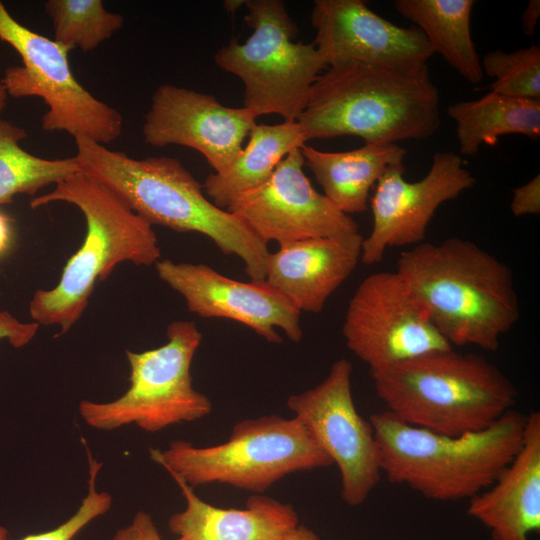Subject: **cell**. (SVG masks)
Masks as SVG:
<instances>
[{"label": "cell", "instance_id": "cell-17", "mask_svg": "<svg viewBox=\"0 0 540 540\" xmlns=\"http://www.w3.org/2000/svg\"><path fill=\"white\" fill-rule=\"evenodd\" d=\"M310 20L327 68L365 63L416 69L434 54L419 28L395 25L362 0H315Z\"/></svg>", "mask_w": 540, "mask_h": 540}, {"label": "cell", "instance_id": "cell-34", "mask_svg": "<svg viewBox=\"0 0 540 540\" xmlns=\"http://www.w3.org/2000/svg\"><path fill=\"white\" fill-rule=\"evenodd\" d=\"M282 540H320V538L306 526L298 525Z\"/></svg>", "mask_w": 540, "mask_h": 540}, {"label": "cell", "instance_id": "cell-4", "mask_svg": "<svg viewBox=\"0 0 540 540\" xmlns=\"http://www.w3.org/2000/svg\"><path fill=\"white\" fill-rule=\"evenodd\" d=\"M526 420L511 409L486 429L450 436L386 410L369 417L388 481L442 502L470 499L488 488L519 451Z\"/></svg>", "mask_w": 540, "mask_h": 540}, {"label": "cell", "instance_id": "cell-12", "mask_svg": "<svg viewBox=\"0 0 540 540\" xmlns=\"http://www.w3.org/2000/svg\"><path fill=\"white\" fill-rule=\"evenodd\" d=\"M342 333L348 349L370 373L452 347L396 271L373 273L358 285Z\"/></svg>", "mask_w": 540, "mask_h": 540}, {"label": "cell", "instance_id": "cell-29", "mask_svg": "<svg viewBox=\"0 0 540 540\" xmlns=\"http://www.w3.org/2000/svg\"><path fill=\"white\" fill-rule=\"evenodd\" d=\"M510 209L514 216L540 213V175L512 190Z\"/></svg>", "mask_w": 540, "mask_h": 540}, {"label": "cell", "instance_id": "cell-24", "mask_svg": "<svg viewBox=\"0 0 540 540\" xmlns=\"http://www.w3.org/2000/svg\"><path fill=\"white\" fill-rule=\"evenodd\" d=\"M456 124L460 153L474 156L480 146L496 145L500 136L540 137V100L523 99L489 92L481 98L460 101L446 109Z\"/></svg>", "mask_w": 540, "mask_h": 540}, {"label": "cell", "instance_id": "cell-11", "mask_svg": "<svg viewBox=\"0 0 540 540\" xmlns=\"http://www.w3.org/2000/svg\"><path fill=\"white\" fill-rule=\"evenodd\" d=\"M352 364L333 363L314 388L292 395L288 408L341 475V497L352 507L366 501L381 479V459L374 429L354 404Z\"/></svg>", "mask_w": 540, "mask_h": 540}, {"label": "cell", "instance_id": "cell-13", "mask_svg": "<svg viewBox=\"0 0 540 540\" xmlns=\"http://www.w3.org/2000/svg\"><path fill=\"white\" fill-rule=\"evenodd\" d=\"M404 171V166L390 167L375 185L370 199L373 225L362 243L361 262L366 265L381 262L390 247L424 242L438 207L476 183L462 157L451 151L436 152L418 181L405 180Z\"/></svg>", "mask_w": 540, "mask_h": 540}, {"label": "cell", "instance_id": "cell-8", "mask_svg": "<svg viewBox=\"0 0 540 540\" xmlns=\"http://www.w3.org/2000/svg\"><path fill=\"white\" fill-rule=\"evenodd\" d=\"M245 23L253 32L232 39L214 55L216 65L244 86V107L257 117L277 114L297 121L310 89L327 69L314 43L295 42L298 27L282 0H246Z\"/></svg>", "mask_w": 540, "mask_h": 540}, {"label": "cell", "instance_id": "cell-32", "mask_svg": "<svg viewBox=\"0 0 540 540\" xmlns=\"http://www.w3.org/2000/svg\"><path fill=\"white\" fill-rule=\"evenodd\" d=\"M539 16L540 1L530 0L521 16L522 30L526 36H533L535 34Z\"/></svg>", "mask_w": 540, "mask_h": 540}, {"label": "cell", "instance_id": "cell-14", "mask_svg": "<svg viewBox=\"0 0 540 540\" xmlns=\"http://www.w3.org/2000/svg\"><path fill=\"white\" fill-rule=\"evenodd\" d=\"M304 165L300 148L293 150L265 183L236 197L226 210L267 244L358 232L353 218L312 186Z\"/></svg>", "mask_w": 540, "mask_h": 540}, {"label": "cell", "instance_id": "cell-25", "mask_svg": "<svg viewBox=\"0 0 540 540\" xmlns=\"http://www.w3.org/2000/svg\"><path fill=\"white\" fill-rule=\"evenodd\" d=\"M27 136L24 128L0 117V205L80 172L74 157L45 159L25 151L20 142Z\"/></svg>", "mask_w": 540, "mask_h": 540}, {"label": "cell", "instance_id": "cell-33", "mask_svg": "<svg viewBox=\"0 0 540 540\" xmlns=\"http://www.w3.org/2000/svg\"><path fill=\"white\" fill-rule=\"evenodd\" d=\"M12 239L11 219L0 212V256L7 250Z\"/></svg>", "mask_w": 540, "mask_h": 540}, {"label": "cell", "instance_id": "cell-10", "mask_svg": "<svg viewBox=\"0 0 540 540\" xmlns=\"http://www.w3.org/2000/svg\"><path fill=\"white\" fill-rule=\"evenodd\" d=\"M0 40L13 47L23 61L22 66H10L4 72L7 94L41 98L48 108L41 120L44 131H64L102 145L121 135V113L77 81L69 63L71 49L20 24L1 1Z\"/></svg>", "mask_w": 540, "mask_h": 540}, {"label": "cell", "instance_id": "cell-7", "mask_svg": "<svg viewBox=\"0 0 540 540\" xmlns=\"http://www.w3.org/2000/svg\"><path fill=\"white\" fill-rule=\"evenodd\" d=\"M149 451L153 461L192 488L221 483L255 493L288 474L333 464L295 417L279 415L240 421L219 445L175 440L165 450Z\"/></svg>", "mask_w": 540, "mask_h": 540}, {"label": "cell", "instance_id": "cell-6", "mask_svg": "<svg viewBox=\"0 0 540 540\" xmlns=\"http://www.w3.org/2000/svg\"><path fill=\"white\" fill-rule=\"evenodd\" d=\"M371 377L386 411L409 425L450 436L486 429L518 398L495 364L452 347L371 372Z\"/></svg>", "mask_w": 540, "mask_h": 540}, {"label": "cell", "instance_id": "cell-35", "mask_svg": "<svg viewBox=\"0 0 540 540\" xmlns=\"http://www.w3.org/2000/svg\"><path fill=\"white\" fill-rule=\"evenodd\" d=\"M246 0H225L223 6L226 12L233 14L237 11L242 5H245Z\"/></svg>", "mask_w": 540, "mask_h": 540}, {"label": "cell", "instance_id": "cell-31", "mask_svg": "<svg viewBox=\"0 0 540 540\" xmlns=\"http://www.w3.org/2000/svg\"><path fill=\"white\" fill-rule=\"evenodd\" d=\"M109 540H163L150 514L138 511L132 521Z\"/></svg>", "mask_w": 540, "mask_h": 540}, {"label": "cell", "instance_id": "cell-9", "mask_svg": "<svg viewBox=\"0 0 540 540\" xmlns=\"http://www.w3.org/2000/svg\"><path fill=\"white\" fill-rule=\"evenodd\" d=\"M167 342L143 352L126 350L130 386L114 401L82 400L79 413L99 430L135 424L146 432L193 422L210 414L209 398L193 387L191 364L203 335L192 321H174Z\"/></svg>", "mask_w": 540, "mask_h": 540}, {"label": "cell", "instance_id": "cell-1", "mask_svg": "<svg viewBox=\"0 0 540 540\" xmlns=\"http://www.w3.org/2000/svg\"><path fill=\"white\" fill-rule=\"evenodd\" d=\"M396 272L451 346L496 351L520 318L511 269L473 241L422 242L400 254Z\"/></svg>", "mask_w": 540, "mask_h": 540}, {"label": "cell", "instance_id": "cell-22", "mask_svg": "<svg viewBox=\"0 0 540 540\" xmlns=\"http://www.w3.org/2000/svg\"><path fill=\"white\" fill-rule=\"evenodd\" d=\"M306 142L297 121L256 124L249 133L246 147L234 161L222 172L205 179L202 184L205 195L217 207L226 210L236 197L265 183L278 164Z\"/></svg>", "mask_w": 540, "mask_h": 540}, {"label": "cell", "instance_id": "cell-3", "mask_svg": "<svg viewBox=\"0 0 540 540\" xmlns=\"http://www.w3.org/2000/svg\"><path fill=\"white\" fill-rule=\"evenodd\" d=\"M440 95L428 66L346 63L313 83L297 122L306 141L343 135L365 143L425 140L441 126Z\"/></svg>", "mask_w": 540, "mask_h": 540}, {"label": "cell", "instance_id": "cell-16", "mask_svg": "<svg viewBox=\"0 0 540 540\" xmlns=\"http://www.w3.org/2000/svg\"><path fill=\"white\" fill-rule=\"evenodd\" d=\"M158 277L184 298L188 310L203 318L239 322L271 343H282L280 328L293 342L302 338L300 312L264 281L241 282L205 264L155 263Z\"/></svg>", "mask_w": 540, "mask_h": 540}, {"label": "cell", "instance_id": "cell-21", "mask_svg": "<svg viewBox=\"0 0 540 540\" xmlns=\"http://www.w3.org/2000/svg\"><path fill=\"white\" fill-rule=\"evenodd\" d=\"M301 154L323 189L343 213L367 210L370 190L394 166H404L407 151L398 144L365 143L344 152H326L304 144Z\"/></svg>", "mask_w": 540, "mask_h": 540}, {"label": "cell", "instance_id": "cell-15", "mask_svg": "<svg viewBox=\"0 0 540 540\" xmlns=\"http://www.w3.org/2000/svg\"><path fill=\"white\" fill-rule=\"evenodd\" d=\"M256 118L244 106L228 107L210 94L162 84L152 95L142 134L153 147L180 145L198 151L219 173L240 153Z\"/></svg>", "mask_w": 540, "mask_h": 540}, {"label": "cell", "instance_id": "cell-26", "mask_svg": "<svg viewBox=\"0 0 540 540\" xmlns=\"http://www.w3.org/2000/svg\"><path fill=\"white\" fill-rule=\"evenodd\" d=\"M54 40L71 50L87 53L96 49L124 25L121 14L108 11L102 0H48Z\"/></svg>", "mask_w": 540, "mask_h": 540}, {"label": "cell", "instance_id": "cell-19", "mask_svg": "<svg viewBox=\"0 0 540 540\" xmlns=\"http://www.w3.org/2000/svg\"><path fill=\"white\" fill-rule=\"evenodd\" d=\"M467 513L492 540H530L540 531V413L527 415L521 447L485 490L469 499Z\"/></svg>", "mask_w": 540, "mask_h": 540}, {"label": "cell", "instance_id": "cell-30", "mask_svg": "<svg viewBox=\"0 0 540 540\" xmlns=\"http://www.w3.org/2000/svg\"><path fill=\"white\" fill-rule=\"evenodd\" d=\"M39 324L19 321L8 311L0 312V340L6 339L14 348L27 345L36 335Z\"/></svg>", "mask_w": 540, "mask_h": 540}, {"label": "cell", "instance_id": "cell-5", "mask_svg": "<svg viewBox=\"0 0 540 540\" xmlns=\"http://www.w3.org/2000/svg\"><path fill=\"white\" fill-rule=\"evenodd\" d=\"M59 201L81 211L86 220V236L68 259L57 285L34 293L29 313L34 322L56 325L64 334L82 316L96 282L105 280L122 262L155 264L161 250L152 225L108 188L81 172L58 182L52 191L34 197L30 207L36 209Z\"/></svg>", "mask_w": 540, "mask_h": 540}, {"label": "cell", "instance_id": "cell-2", "mask_svg": "<svg viewBox=\"0 0 540 540\" xmlns=\"http://www.w3.org/2000/svg\"><path fill=\"white\" fill-rule=\"evenodd\" d=\"M80 172L102 184L150 225L205 235L226 255L239 257L253 281H264L267 243L244 222L217 207L176 158L135 159L86 137H75Z\"/></svg>", "mask_w": 540, "mask_h": 540}, {"label": "cell", "instance_id": "cell-23", "mask_svg": "<svg viewBox=\"0 0 540 540\" xmlns=\"http://www.w3.org/2000/svg\"><path fill=\"white\" fill-rule=\"evenodd\" d=\"M473 0H395L397 12L425 35L440 54L471 84L483 80L481 60L471 34Z\"/></svg>", "mask_w": 540, "mask_h": 540}, {"label": "cell", "instance_id": "cell-20", "mask_svg": "<svg viewBox=\"0 0 540 540\" xmlns=\"http://www.w3.org/2000/svg\"><path fill=\"white\" fill-rule=\"evenodd\" d=\"M179 486L186 507L168 522L177 540H282L298 526V515L290 504L264 495H253L244 509H224L199 498L181 478Z\"/></svg>", "mask_w": 540, "mask_h": 540}, {"label": "cell", "instance_id": "cell-27", "mask_svg": "<svg viewBox=\"0 0 540 540\" xmlns=\"http://www.w3.org/2000/svg\"><path fill=\"white\" fill-rule=\"evenodd\" d=\"M483 74L495 80L490 90L505 96L540 100V46L532 44L512 52H487L482 60Z\"/></svg>", "mask_w": 540, "mask_h": 540}, {"label": "cell", "instance_id": "cell-28", "mask_svg": "<svg viewBox=\"0 0 540 540\" xmlns=\"http://www.w3.org/2000/svg\"><path fill=\"white\" fill-rule=\"evenodd\" d=\"M89 461L88 493L78 510L65 522L46 532L30 534L20 540H73L90 522L106 514L112 505V497L107 492H98L96 477L102 466L90 454L86 446ZM8 531L0 526V540H7Z\"/></svg>", "mask_w": 540, "mask_h": 540}, {"label": "cell", "instance_id": "cell-36", "mask_svg": "<svg viewBox=\"0 0 540 540\" xmlns=\"http://www.w3.org/2000/svg\"><path fill=\"white\" fill-rule=\"evenodd\" d=\"M7 97H8L7 91L5 89L4 84L2 83V79H0V115L6 106Z\"/></svg>", "mask_w": 540, "mask_h": 540}, {"label": "cell", "instance_id": "cell-18", "mask_svg": "<svg viewBox=\"0 0 540 540\" xmlns=\"http://www.w3.org/2000/svg\"><path fill=\"white\" fill-rule=\"evenodd\" d=\"M363 239L358 231L280 244L269 252L265 281L300 313H318L361 262Z\"/></svg>", "mask_w": 540, "mask_h": 540}]
</instances>
